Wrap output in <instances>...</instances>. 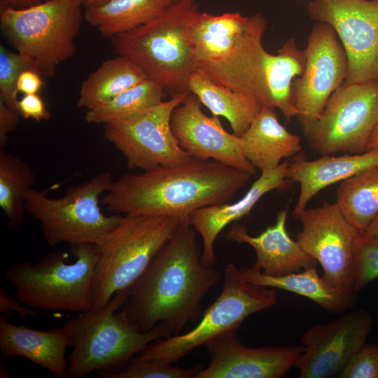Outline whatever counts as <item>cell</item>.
I'll list each match as a JSON object with an SVG mask.
<instances>
[{"label":"cell","mask_w":378,"mask_h":378,"mask_svg":"<svg viewBox=\"0 0 378 378\" xmlns=\"http://www.w3.org/2000/svg\"><path fill=\"white\" fill-rule=\"evenodd\" d=\"M146 78L144 72L128 58L118 55L108 59L82 82L77 106L93 108Z\"/></svg>","instance_id":"27"},{"label":"cell","mask_w":378,"mask_h":378,"mask_svg":"<svg viewBox=\"0 0 378 378\" xmlns=\"http://www.w3.org/2000/svg\"><path fill=\"white\" fill-rule=\"evenodd\" d=\"M198 363L188 368H179L162 360L132 358L122 370H102L97 372L102 378H197L204 369Z\"/></svg>","instance_id":"31"},{"label":"cell","mask_w":378,"mask_h":378,"mask_svg":"<svg viewBox=\"0 0 378 378\" xmlns=\"http://www.w3.org/2000/svg\"><path fill=\"white\" fill-rule=\"evenodd\" d=\"M32 70L27 58L0 45V99L9 107L17 110L18 102L17 81L20 74Z\"/></svg>","instance_id":"33"},{"label":"cell","mask_w":378,"mask_h":378,"mask_svg":"<svg viewBox=\"0 0 378 378\" xmlns=\"http://www.w3.org/2000/svg\"><path fill=\"white\" fill-rule=\"evenodd\" d=\"M377 165L378 148L356 154L323 155L312 160L302 150L291 158L287 168V178L300 186L292 216L297 219L309 201L325 188Z\"/></svg>","instance_id":"21"},{"label":"cell","mask_w":378,"mask_h":378,"mask_svg":"<svg viewBox=\"0 0 378 378\" xmlns=\"http://www.w3.org/2000/svg\"><path fill=\"white\" fill-rule=\"evenodd\" d=\"M378 148V123L372 132L367 144V150Z\"/></svg>","instance_id":"40"},{"label":"cell","mask_w":378,"mask_h":378,"mask_svg":"<svg viewBox=\"0 0 378 378\" xmlns=\"http://www.w3.org/2000/svg\"><path fill=\"white\" fill-rule=\"evenodd\" d=\"M190 216L130 289L122 311L141 332L161 326L178 335L201 318L202 300L221 274L201 260Z\"/></svg>","instance_id":"1"},{"label":"cell","mask_w":378,"mask_h":378,"mask_svg":"<svg viewBox=\"0 0 378 378\" xmlns=\"http://www.w3.org/2000/svg\"><path fill=\"white\" fill-rule=\"evenodd\" d=\"M0 312L3 314L10 316L16 313L23 318L29 316H36L39 312L22 304L19 300L8 293L4 288L0 289Z\"/></svg>","instance_id":"36"},{"label":"cell","mask_w":378,"mask_h":378,"mask_svg":"<svg viewBox=\"0 0 378 378\" xmlns=\"http://www.w3.org/2000/svg\"><path fill=\"white\" fill-rule=\"evenodd\" d=\"M187 86L214 116L225 118L233 134L240 137L262 108L253 97L217 84L197 70L188 76Z\"/></svg>","instance_id":"24"},{"label":"cell","mask_w":378,"mask_h":378,"mask_svg":"<svg viewBox=\"0 0 378 378\" xmlns=\"http://www.w3.org/2000/svg\"><path fill=\"white\" fill-rule=\"evenodd\" d=\"M253 175L213 160L186 162L113 181L101 203L111 213L188 217L200 208L227 203Z\"/></svg>","instance_id":"2"},{"label":"cell","mask_w":378,"mask_h":378,"mask_svg":"<svg viewBox=\"0 0 378 378\" xmlns=\"http://www.w3.org/2000/svg\"><path fill=\"white\" fill-rule=\"evenodd\" d=\"M166 94L160 83L147 78L110 101L87 110L85 120L88 123L105 125L132 118L158 105Z\"/></svg>","instance_id":"29"},{"label":"cell","mask_w":378,"mask_h":378,"mask_svg":"<svg viewBox=\"0 0 378 378\" xmlns=\"http://www.w3.org/2000/svg\"><path fill=\"white\" fill-rule=\"evenodd\" d=\"M202 105L188 93L173 110L171 128L179 146L190 157L213 160L253 176L257 169L246 159L241 137L227 132L218 117L206 115Z\"/></svg>","instance_id":"17"},{"label":"cell","mask_w":378,"mask_h":378,"mask_svg":"<svg viewBox=\"0 0 378 378\" xmlns=\"http://www.w3.org/2000/svg\"><path fill=\"white\" fill-rule=\"evenodd\" d=\"M75 0H45L24 8H1V30L17 52L28 59L32 70L45 77L76 52V38L84 13Z\"/></svg>","instance_id":"7"},{"label":"cell","mask_w":378,"mask_h":378,"mask_svg":"<svg viewBox=\"0 0 378 378\" xmlns=\"http://www.w3.org/2000/svg\"><path fill=\"white\" fill-rule=\"evenodd\" d=\"M239 269L251 283L282 289L307 298L330 313H342L352 302V293L328 284L318 275L316 266L279 276H269L251 267Z\"/></svg>","instance_id":"25"},{"label":"cell","mask_w":378,"mask_h":378,"mask_svg":"<svg viewBox=\"0 0 378 378\" xmlns=\"http://www.w3.org/2000/svg\"><path fill=\"white\" fill-rule=\"evenodd\" d=\"M175 1H180V0H174Z\"/></svg>","instance_id":"44"},{"label":"cell","mask_w":378,"mask_h":378,"mask_svg":"<svg viewBox=\"0 0 378 378\" xmlns=\"http://www.w3.org/2000/svg\"><path fill=\"white\" fill-rule=\"evenodd\" d=\"M75 1H78V2H80V3L82 4V1H83V0H75Z\"/></svg>","instance_id":"43"},{"label":"cell","mask_w":378,"mask_h":378,"mask_svg":"<svg viewBox=\"0 0 378 378\" xmlns=\"http://www.w3.org/2000/svg\"><path fill=\"white\" fill-rule=\"evenodd\" d=\"M71 340L62 328L34 330L0 319V353L2 356H21L58 378L67 377L66 354Z\"/></svg>","instance_id":"22"},{"label":"cell","mask_w":378,"mask_h":378,"mask_svg":"<svg viewBox=\"0 0 378 378\" xmlns=\"http://www.w3.org/2000/svg\"><path fill=\"white\" fill-rule=\"evenodd\" d=\"M130 290L117 293L104 307L90 309L65 323L72 346L67 377L84 378L93 372L112 370L133 358L155 340L171 335L159 326L139 331L122 311Z\"/></svg>","instance_id":"6"},{"label":"cell","mask_w":378,"mask_h":378,"mask_svg":"<svg viewBox=\"0 0 378 378\" xmlns=\"http://www.w3.org/2000/svg\"><path fill=\"white\" fill-rule=\"evenodd\" d=\"M76 260L68 254L50 253L36 262H19L5 273L15 296L32 309L84 312L92 309L91 287L97 258V245H71Z\"/></svg>","instance_id":"8"},{"label":"cell","mask_w":378,"mask_h":378,"mask_svg":"<svg viewBox=\"0 0 378 378\" xmlns=\"http://www.w3.org/2000/svg\"><path fill=\"white\" fill-rule=\"evenodd\" d=\"M188 93L174 94L136 117L104 125L105 139L122 153L128 168L146 171L192 158L179 146L170 124L173 110Z\"/></svg>","instance_id":"12"},{"label":"cell","mask_w":378,"mask_h":378,"mask_svg":"<svg viewBox=\"0 0 378 378\" xmlns=\"http://www.w3.org/2000/svg\"><path fill=\"white\" fill-rule=\"evenodd\" d=\"M304 50V71L292 84L296 118L301 127L321 115L329 97L344 83L348 73L346 52L330 24L316 22Z\"/></svg>","instance_id":"15"},{"label":"cell","mask_w":378,"mask_h":378,"mask_svg":"<svg viewBox=\"0 0 378 378\" xmlns=\"http://www.w3.org/2000/svg\"><path fill=\"white\" fill-rule=\"evenodd\" d=\"M45 0H3L8 6L18 8L31 7Z\"/></svg>","instance_id":"39"},{"label":"cell","mask_w":378,"mask_h":378,"mask_svg":"<svg viewBox=\"0 0 378 378\" xmlns=\"http://www.w3.org/2000/svg\"><path fill=\"white\" fill-rule=\"evenodd\" d=\"M113 181L110 172L68 188L59 198L31 188L25 195L26 212L38 220L47 243L101 244L122 214L104 215L99 203Z\"/></svg>","instance_id":"9"},{"label":"cell","mask_w":378,"mask_h":378,"mask_svg":"<svg viewBox=\"0 0 378 378\" xmlns=\"http://www.w3.org/2000/svg\"><path fill=\"white\" fill-rule=\"evenodd\" d=\"M186 218L122 214L119 223L97 245L92 309H99L117 293L130 290Z\"/></svg>","instance_id":"5"},{"label":"cell","mask_w":378,"mask_h":378,"mask_svg":"<svg viewBox=\"0 0 378 378\" xmlns=\"http://www.w3.org/2000/svg\"><path fill=\"white\" fill-rule=\"evenodd\" d=\"M378 123V80L342 84L321 115L301 127L309 148L323 155L361 153Z\"/></svg>","instance_id":"11"},{"label":"cell","mask_w":378,"mask_h":378,"mask_svg":"<svg viewBox=\"0 0 378 378\" xmlns=\"http://www.w3.org/2000/svg\"><path fill=\"white\" fill-rule=\"evenodd\" d=\"M307 11L335 31L348 59L345 85L378 80V1L312 0Z\"/></svg>","instance_id":"13"},{"label":"cell","mask_w":378,"mask_h":378,"mask_svg":"<svg viewBox=\"0 0 378 378\" xmlns=\"http://www.w3.org/2000/svg\"><path fill=\"white\" fill-rule=\"evenodd\" d=\"M340 378H378V344H363L349 359Z\"/></svg>","instance_id":"34"},{"label":"cell","mask_w":378,"mask_h":378,"mask_svg":"<svg viewBox=\"0 0 378 378\" xmlns=\"http://www.w3.org/2000/svg\"><path fill=\"white\" fill-rule=\"evenodd\" d=\"M290 159L282 162L276 169L262 172L253 183L245 195L232 204L204 206L192 212L190 221L202 239L201 260L208 267L217 262L214 243L220 232L230 223L248 216L257 202L267 192L290 188L292 182L287 178V168Z\"/></svg>","instance_id":"19"},{"label":"cell","mask_w":378,"mask_h":378,"mask_svg":"<svg viewBox=\"0 0 378 378\" xmlns=\"http://www.w3.org/2000/svg\"><path fill=\"white\" fill-rule=\"evenodd\" d=\"M199 11L195 0L175 1L152 22L111 37L113 50L160 83L170 96L189 92L188 78L197 71L190 27Z\"/></svg>","instance_id":"4"},{"label":"cell","mask_w":378,"mask_h":378,"mask_svg":"<svg viewBox=\"0 0 378 378\" xmlns=\"http://www.w3.org/2000/svg\"><path fill=\"white\" fill-rule=\"evenodd\" d=\"M246 159L261 173L278 167L302 151L300 137L281 124L274 109L262 107L241 136Z\"/></svg>","instance_id":"23"},{"label":"cell","mask_w":378,"mask_h":378,"mask_svg":"<svg viewBox=\"0 0 378 378\" xmlns=\"http://www.w3.org/2000/svg\"><path fill=\"white\" fill-rule=\"evenodd\" d=\"M31 167L0 149V207L12 230H18L24 220L25 195L35 185Z\"/></svg>","instance_id":"30"},{"label":"cell","mask_w":378,"mask_h":378,"mask_svg":"<svg viewBox=\"0 0 378 378\" xmlns=\"http://www.w3.org/2000/svg\"><path fill=\"white\" fill-rule=\"evenodd\" d=\"M41 76L34 70L27 69L22 71L17 81L18 92L24 94H38L43 85Z\"/></svg>","instance_id":"38"},{"label":"cell","mask_w":378,"mask_h":378,"mask_svg":"<svg viewBox=\"0 0 378 378\" xmlns=\"http://www.w3.org/2000/svg\"><path fill=\"white\" fill-rule=\"evenodd\" d=\"M377 1H378V0H377Z\"/></svg>","instance_id":"45"},{"label":"cell","mask_w":378,"mask_h":378,"mask_svg":"<svg viewBox=\"0 0 378 378\" xmlns=\"http://www.w3.org/2000/svg\"><path fill=\"white\" fill-rule=\"evenodd\" d=\"M17 110L24 118L36 121L48 120L52 114L43 99L38 94H28L18 100Z\"/></svg>","instance_id":"35"},{"label":"cell","mask_w":378,"mask_h":378,"mask_svg":"<svg viewBox=\"0 0 378 378\" xmlns=\"http://www.w3.org/2000/svg\"><path fill=\"white\" fill-rule=\"evenodd\" d=\"M302 230L296 240L302 248L321 264L323 279L330 286L354 293L352 264L359 232L335 203L304 209L297 218Z\"/></svg>","instance_id":"14"},{"label":"cell","mask_w":378,"mask_h":378,"mask_svg":"<svg viewBox=\"0 0 378 378\" xmlns=\"http://www.w3.org/2000/svg\"><path fill=\"white\" fill-rule=\"evenodd\" d=\"M266 28L260 13L246 17L238 12L199 11L190 27L197 70L217 84L250 95L253 68L266 51Z\"/></svg>","instance_id":"3"},{"label":"cell","mask_w":378,"mask_h":378,"mask_svg":"<svg viewBox=\"0 0 378 378\" xmlns=\"http://www.w3.org/2000/svg\"><path fill=\"white\" fill-rule=\"evenodd\" d=\"M174 0H111L97 7L85 8L84 20L111 38L146 24L162 15Z\"/></svg>","instance_id":"26"},{"label":"cell","mask_w":378,"mask_h":378,"mask_svg":"<svg viewBox=\"0 0 378 378\" xmlns=\"http://www.w3.org/2000/svg\"><path fill=\"white\" fill-rule=\"evenodd\" d=\"M288 210V206L279 211L275 223L257 236L250 235L244 225H232L228 230L227 240L247 244L255 250L253 270L279 276L316 266V260L289 236L286 230Z\"/></svg>","instance_id":"20"},{"label":"cell","mask_w":378,"mask_h":378,"mask_svg":"<svg viewBox=\"0 0 378 378\" xmlns=\"http://www.w3.org/2000/svg\"><path fill=\"white\" fill-rule=\"evenodd\" d=\"M378 277V239L360 232L354 247L352 287L357 292Z\"/></svg>","instance_id":"32"},{"label":"cell","mask_w":378,"mask_h":378,"mask_svg":"<svg viewBox=\"0 0 378 378\" xmlns=\"http://www.w3.org/2000/svg\"><path fill=\"white\" fill-rule=\"evenodd\" d=\"M276 302L273 288L249 282L239 268L229 263L221 292L204 312L199 323L183 334L155 340L141 351L140 357L174 364L218 336L237 330L248 316L270 309Z\"/></svg>","instance_id":"10"},{"label":"cell","mask_w":378,"mask_h":378,"mask_svg":"<svg viewBox=\"0 0 378 378\" xmlns=\"http://www.w3.org/2000/svg\"><path fill=\"white\" fill-rule=\"evenodd\" d=\"M20 113L7 106L0 99V149H4L8 140V134L17 127Z\"/></svg>","instance_id":"37"},{"label":"cell","mask_w":378,"mask_h":378,"mask_svg":"<svg viewBox=\"0 0 378 378\" xmlns=\"http://www.w3.org/2000/svg\"><path fill=\"white\" fill-rule=\"evenodd\" d=\"M111 0H83L82 6L85 8L97 7L104 5Z\"/></svg>","instance_id":"42"},{"label":"cell","mask_w":378,"mask_h":378,"mask_svg":"<svg viewBox=\"0 0 378 378\" xmlns=\"http://www.w3.org/2000/svg\"><path fill=\"white\" fill-rule=\"evenodd\" d=\"M211 363L197 378H281L304 351L300 346L249 347L231 330L205 344Z\"/></svg>","instance_id":"18"},{"label":"cell","mask_w":378,"mask_h":378,"mask_svg":"<svg viewBox=\"0 0 378 378\" xmlns=\"http://www.w3.org/2000/svg\"><path fill=\"white\" fill-rule=\"evenodd\" d=\"M335 202L349 222L365 232L378 215V165L341 181Z\"/></svg>","instance_id":"28"},{"label":"cell","mask_w":378,"mask_h":378,"mask_svg":"<svg viewBox=\"0 0 378 378\" xmlns=\"http://www.w3.org/2000/svg\"><path fill=\"white\" fill-rule=\"evenodd\" d=\"M363 232L370 237L378 239V215Z\"/></svg>","instance_id":"41"},{"label":"cell","mask_w":378,"mask_h":378,"mask_svg":"<svg viewBox=\"0 0 378 378\" xmlns=\"http://www.w3.org/2000/svg\"><path fill=\"white\" fill-rule=\"evenodd\" d=\"M372 326L371 314L357 309L309 328L301 337L304 351L294 365L299 377H338L352 356L365 344Z\"/></svg>","instance_id":"16"}]
</instances>
